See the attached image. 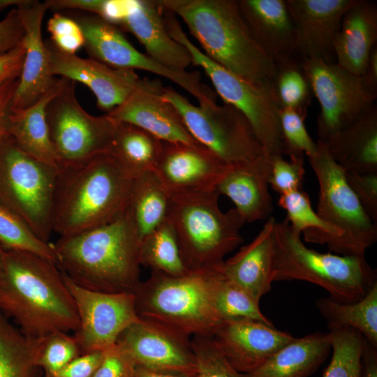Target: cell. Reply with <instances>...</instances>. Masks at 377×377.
<instances>
[{
  "label": "cell",
  "instance_id": "cell-23",
  "mask_svg": "<svg viewBox=\"0 0 377 377\" xmlns=\"http://www.w3.org/2000/svg\"><path fill=\"white\" fill-rule=\"evenodd\" d=\"M237 3L253 38L277 66L300 61L286 0H237Z\"/></svg>",
  "mask_w": 377,
  "mask_h": 377
},
{
  "label": "cell",
  "instance_id": "cell-15",
  "mask_svg": "<svg viewBox=\"0 0 377 377\" xmlns=\"http://www.w3.org/2000/svg\"><path fill=\"white\" fill-rule=\"evenodd\" d=\"M61 274L78 314L79 328L73 335L82 354L105 350L116 343L125 329L140 319L134 293L88 290Z\"/></svg>",
  "mask_w": 377,
  "mask_h": 377
},
{
  "label": "cell",
  "instance_id": "cell-6",
  "mask_svg": "<svg viewBox=\"0 0 377 377\" xmlns=\"http://www.w3.org/2000/svg\"><path fill=\"white\" fill-rule=\"evenodd\" d=\"M286 219L274 230L273 281L300 280L318 285L344 303L362 300L377 283V272L365 256L322 253L304 245Z\"/></svg>",
  "mask_w": 377,
  "mask_h": 377
},
{
  "label": "cell",
  "instance_id": "cell-18",
  "mask_svg": "<svg viewBox=\"0 0 377 377\" xmlns=\"http://www.w3.org/2000/svg\"><path fill=\"white\" fill-rule=\"evenodd\" d=\"M230 166L203 145L163 142L154 172L170 193L209 192Z\"/></svg>",
  "mask_w": 377,
  "mask_h": 377
},
{
  "label": "cell",
  "instance_id": "cell-50",
  "mask_svg": "<svg viewBox=\"0 0 377 377\" xmlns=\"http://www.w3.org/2000/svg\"><path fill=\"white\" fill-rule=\"evenodd\" d=\"M17 80L8 81L0 86V146L9 135L8 132V116Z\"/></svg>",
  "mask_w": 377,
  "mask_h": 377
},
{
  "label": "cell",
  "instance_id": "cell-38",
  "mask_svg": "<svg viewBox=\"0 0 377 377\" xmlns=\"http://www.w3.org/2000/svg\"><path fill=\"white\" fill-rule=\"evenodd\" d=\"M0 244L3 249L31 252L57 265L53 243L41 240L20 216L1 205Z\"/></svg>",
  "mask_w": 377,
  "mask_h": 377
},
{
  "label": "cell",
  "instance_id": "cell-52",
  "mask_svg": "<svg viewBox=\"0 0 377 377\" xmlns=\"http://www.w3.org/2000/svg\"><path fill=\"white\" fill-rule=\"evenodd\" d=\"M367 82L377 88V45L371 50L364 74Z\"/></svg>",
  "mask_w": 377,
  "mask_h": 377
},
{
  "label": "cell",
  "instance_id": "cell-22",
  "mask_svg": "<svg viewBox=\"0 0 377 377\" xmlns=\"http://www.w3.org/2000/svg\"><path fill=\"white\" fill-rule=\"evenodd\" d=\"M45 44L51 75L85 84L106 114L124 101L140 79L134 70L112 68L91 58L60 52L50 41Z\"/></svg>",
  "mask_w": 377,
  "mask_h": 377
},
{
  "label": "cell",
  "instance_id": "cell-20",
  "mask_svg": "<svg viewBox=\"0 0 377 377\" xmlns=\"http://www.w3.org/2000/svg\"><path fill=\"white\" fill-rule=\"evenodd\" d=\"M24 28L23 66L12 99L10 110L25 109L54 87L59 78L51 75L49 52L42 38V22L48 9L46 1L24 0L16 7Z\"/></svg>",
  "mask_w": 377,
  "mask_h": 377
},
{
  "label": "cell",
  "instance_id": "cell-10",
  "mask_svg": "<svg viewBox=\"0 0 377 377\" xmlns=\"http://www.w3.org/2000/svg\"><path fill=\"white\" fill-rule=\"evenodd\" d=\"M58 168L23 152L8 135L0 146V205L50 242Z\"/></svg>",
  "mask_w": 377,
  "mask_h": 377
},
{
  "label": "cell",
  "instance_id": "cell-21",
  "mask_svg": "<svg viewBox=\"0 0 377 377\" xmlns=\"http://www.w3.org/2000/svg\"><path fill=\"white\" fill-rule=\"evenodd\" d=\"M356 0H286L300 59L335 62L334 42L343 16Z\"/></svg>",
  "mask_w": 377,
  "mask_h": 377
},
{
  "label": "cell",
  "instance_id": "cell-40",
  "mask_svg": "<svg viewBox=\"0 0 377 377\" xmlns=\"http://www.w3.org/2000/svg\"><path fill=\"white\" fill-rule=\"evenodd\" d=\"M306 114V110L280 109L283 153L288 156L290 160H304V154L309 157L317 150V143L309 135L304 125Z\"/></svg>",
  "mask_w": 377,
  "mask_h": 377
},
{
  "label": "cell",
  "instance_id": "cell-45",
  "mask_svg": "<svg viewBox=\"0 0 377 377\" xmlns=\"http://www.w3.org/2000/svg\"><path fill=\"white\" fill-rule=\"evenodd\" d=\"M350 187L367 214L377 222V174L345 172Z\"/></svg>",
  "mask_w": 377,
  "mask_h": 377
},
{
  "label": "cell",
  "instance_id": "cell-39",
  "mask_svg": "<svg viewBox=\"0 0 377 377\" xmlns=\"http://www.w3.org/2000/svg\"><path fill=\"white\" fill-rule=\"evenodd\" d=\"M273 87L281 109L306 110L311 91L301 69L300 61L278 66Z\"/></svg>",
  "mask_w": 377,
  "mask_h": 377
},
{
  "label": "cell",
  "instance_id": "cell-27",
  "mask_svg": "<svg viewBox=\"0 0 377 377\" xmlns=\"http://www.w3.org/2000/svg\"><path fill=\"white\" fill-rule=\"evenodd\" d=\"M377 45V3L356 0L344 13L334 42L335 62L357 75L365 71Z\"/></svg>",
  "mask_w": 377,
  "mask_h": 377
},
{
  "label": "cell",
  "instance_id": "cell-19",
  "mask_svg": "<svg viewBox=\"0 0 377 377\" xmlns=\"http://www.w3.org/2000/svg\"><path fill=\"white\" fill-rule=\"evenodd\" d=\"M211 339L233 369L246 374L258 367L295 338L274 325L238 318L223 320Z\"/></svg>",
  "mask_w": 377,
  "mask_h": 377
},
{
  "label": "cell",
  "instance_id": "cell-9",
  "mask_svg": "<svg viewBox=\"0 0 377 377\" xmlns=\"http://www.w3.org/2000/svg\"><path fill=\"white\" fill-rule=\"evenodd\" d=\"M316 143V153L308 157L319 186L316 212L335 234L326 245L338 255L365 256L377 240V222L363 209L345 171L320 140Z\"/></svg>",
  "mask_w": 377,
  "mask_h": 377
},
{
  "label": "cell",
  "instance_id": "cell-1",
  "mask_svg": "<svg viewBox=\"0 0 377 377\" xmlns=\"http://www.w3.org/2000/svg\"><path fill=\"white\" fill-rule=\"evenodd\" d=\"M0 312L26 337L42 339L75 333L80 321L57 265L35 253L3 249L0 265Z\"/></svg>",
  "mask_w": 377,
  "mask_h": 377
},
{
  "label": "cell",
  "instance_id": "cell-7",
  "mask_svg": "<svg viewBox=\"0 0 377 377\" xmlns=\"http://www.w3.org/2000/svg\"><path fill=\"white\" fill-rule=\"evenodd\" d=\"M170 195L168 219L186 267L190 271L218 269L243 242L244 218L235 208L221 210L217 190Z\"/></svg>",
  "mask_w": 377,
  "mask_h": 377
},
{
  "label": "cell",
  "instance_id": "cell-35",
  "mask_svg": "<svg viewBox=\"0 0 377 377\" xmlns=\"http://www.w3.org/2000/svg\"><path fill=\"white\" fill-rule=\"evenodd\" d=\"M140 263L153 272L171 276H182L191 272L183 261L174 228L168 218L142 239Z\"/></svg>",
  "mask_w": 377,
  "mask_h": 377
},
{
  "label": "cell",
  "instance_id": "cell-47",
  "mask_svg": "<svg viewBox=\"0 0 377 377\" xmlns=\"http://www.w3.org/2000/svg\"><path fill=\"white\" fill-rule=\"evenodd\" d=\"M24 31L17 8L10 10L0 21V54L22 42Z\"/></svg>",
  "mask_w": 377,
  "mask_h": 377
},
{
  "label": "cell",
  "instance_id": "cell-43",
  "mask_svg": "<svg viewBox=\"0 0 377 377\" xmlns=\"http://www.w3.org/2000/svg\"><path fill=\"white\" fill-rule=\"evenodd\" d=\"M47 30L50 34V42L60 52L75 54L84 47L82 31L72 17L59 13H54L48 20Z\"/></svg>",
  "mask_w": 377,
  "mask_h": 377
},
{
  "label": "cell",
  "instance_id": "cell-36",
  "mask_svg": "<svg viewBox=\"0 0 377 377\" xmlns=\"http://www.w3.org/2000/svg\"><path fill=\"white\" fill-rule=\"evenodd\" d=\"M332 356L323 377H359L364 337L344 326H328Z\"/></svg>",
  "mask_w": 377,
  "mask_h": 377
},
{
  "label": "cell",
  "instance_id": "cell-11",
  "mask_svg": "<svg viewBox=\"0 0 377 377\" xmlns=\"http://www.w3.org/2000/svg\"><path fill=\"white\" fill-rule=\"evenodd\" d=\"M163 96L178 111L191 135L228 163L267 158L249 120L232 105L196 106L171 87H163Z\"/></svg>",
  "mask_w": 377,
  "mask_h": 377
},
{
  "label": "cell",
  "instance_id": "cell-53",
  "mask_svg": "<svg viewBox=\"0 0 377 377\" xmlns=\"http://www.w3.org/2000/svg\"><path fill=\"white\" fill-rule=\"evenodd\" d=\"M197 376H191L175 373L158 371L135 366L133 377H197Z\"/></svg>",
  "mask_w": 377,
  "mask_h": 377
},
{
  "label": "cell",
  "instance_id": "cell-30",
  "mask_svg": "<svg viewBox=\"0 0 377 377\" xmlns=\"http://www.w3.org/2000/svg\"><path fill=\"white\" fill-rule=\"evenodd\" d=\"M67 80L59 77L58 83L37 102L23 110H10L8 116V132L17 146L29 156L57 168L50 139L46 109Z\"/></svg>",
  "mask_w": 377,
  "mask_h": 377
},
{
  "label": "cell",
  "instance_id": "cell-3",
  "mask_svg": "<svg viewBox=\"0 0 377 377\" xmlns=\"http://www.w3.org/2000/svg\"><path fill=\"white\" fill-rule=\"evenodd\" d=\"M135 179L109 153L58 167L54 232L68 237L114 221L128 208Z\"/></svg>",
  "mask_w": 377,
  "mask_h": 377
},
{
  "label": "cell",
  "instance_id": "cell-5",
  "mask_svg": "<svg viewBox=\"0 0 377 377\" xmlns=\"http://www.w3.org/2000/svg\"><path fill=\"white\" fill-rule=\"evenodd\" d=\"M219 268L171 276L151 271L135 295L138 316L187 337L211 338L223 321L214 302Z\"/></svg>",
  "mask_w": 377,
  "mask_h": 377
},
{
  "label": "cell",
  "instance_id": "cell-14",
  "mask_svg": "<svg viewBox=\"0 0 377 377\" xmlns=\"http://www.w3.org/2000/svg\"><path fill=\"white\" fill-rule=\"evenodd\" d=\"M84 38V47L90 58L114 68L139 69L167 78L193 95L200 105L216 103V94L201 82L197 72H177L160 65L139 52L120 29L94 14L73 15Z\"/></svg>",
  "mask_w": 377,
  "mask_h": 377
},
{
  "label": "cell",
  "instance_id": "cell-25",
  "mask_svg": "<svg viewBox=\"0 0 377 377\" xmlns=\"http://www.w3.org/2000/svg\"><path fill=\"white\" fill-rule=\"evenodd\" d=\"M272 160L231 165L217 185L219 194L229 198L246 223L268 219L274 211L269 191Z\"/></svg>",
  "mask_w": 377,
  "mask_h": 377
},
{
  "label": "cell",
  "instance_id": "cell-24",
  "mask_svg": "<svg viewBox=\"0 0 377 377\" xmlns=\"http://www.w3.org/2000/svg\"><path fill=\"white\" fill-rule=\"evenodd\" d=\"M119 25L131 32L145 47L147 55L163 67L183 72L192 63L188 50L168 32L157 1L129 0Z\"/></svg>",
  "mask_w": 377,
  "mask_h": 377
},
{
  "label": "cell",
  "instance_id": "cell-37",
  "mask_svg": "<svg viewBox=\"0 0 377 377\" xmlns=\"http://www.w3.org/2000/svg\"><path fill=\"white\" fill-rule=\"evenodd\" d=\"M214 297L216 309L223 320L244 318L274 325L261 312L259 302L245 290L226 278L219 269L214 283Z\"/></svg>",
  "mask_w": 377,
  "mask_h": 377
},
{
  "label": "cell",
  "instance_id": "cell-48",
  "mask_svg": "<svg viewBox=\"0 0 377 377\" xmlns=\"http://www.w3.org/2000/svg\"><path fill=\"white\" fill-rule=\"evenodd\" d=\"M103 357V350L84 353L73 360L53 377H93Z\"/></svg>",
  "mask_w": 377,
  "mask_h": 377
},
{
  "label": "cell",
  "instance_id": "cell-31",
  "mask_svg": "<svg viewBox=\"0 0 377 377\" xmlns=\"http://www.w3.org/2000/svg\"><path fill=\"white\" fill-rule=\"evenodd\" d=\"M162 145V140L147 131L116 121L108 153L138 177L147 172L154 171Z\"/></svg>",
  "mask_w": 377,
  "mask_h": 377
},
{
  "label": "cell",
  "instance_id": "cell-33",
  "mask_svg": "<svg viewBox=\"0 0 377 377\" xmlns=\"http://www.w3.org/2000/svg\"><path fill=\"white\" fill-rule=\"evenodd\" d=\"M316 306L328 326L353 328L377 346V283L359 301L344 303L322 297L316 301Z\"/></svg>",
  "mask_w": 377,
  "mask_h": 377
},
{
  "label": "cell",
  "instance_id": "cell-4",
  "mask_svg": "<svg viewBox=\"0 0 377 377\" xmlns=\"http://www.w3.org/2000/svg\"><path fill=\"white\" fill-rule=\"evenodd\" d=\"M157 1L184 20L211 60L249 81L273 85L278 66L253 38L237 0Z\"/></svg>",
  "mask_w": 377,
  "mask_h": 377
},
{
  "label": "cell",
  "instance_id": "cell-55",
  "mask_svg": "<svg viewBox=\"0 0 377 377\" xmlns=\"http://www.w3.org/2000/svg\"><path fill=\"white\" fill-rule=\"evenodd\" d=\"M3 251V248L2 247V246L0 244V265H1V263Z\"/></svg>",
  "mask_w": 377,
  "mask_h": 377
},
{
  "label": "cell",
  "instance_id": "cell-42",
  "mask_svg": "<svg viewBox=\"0 0 377 377\" xmlns=\"http://www.w3.org/2000/svg\"><path fill=\"white\" fill-rule=\"evenodd\" d=\"M191 345L198 363L197 377H244L229 364L211 338L193 336Z\"/></svg>",
  "mask_w": 377,
  "mask_h": 377
},
{
  "label": "cell",
  "instance_id": "cell-32",
  "mask_svg": "<svg viewBox=\"0 0 377 377\" xmlns=\"http://www.w3.org/2000/svg\"><path fill=\"white\" fill-rule=\"evenodd\" d=\"M170 198L154 171L136 177L128 207L142 239L166 220Z\"/></svg>",
  "mask_w": 377,
  "mask_h": 377
},
{
  "label": "cell",
  "instance_id": "cell-46",
  "mask_svg": "<svg viewBox=\"0 0 377 377\" xmlns=\"http://www.w3.org/2000/svg\"><path fill=\"white\" fill-rule=\"evenodd\" d=\"M135 364L115 343L103 350V357L93 377H133Z\"/></svg>",
  "mask_w": 377,
  "mask_h": 377
},
{
  "label": "cell",
  "instance_id": "cell-51",
  "mask_svg": "<svg viewBox=\"0 0 377 377\" xmlns=\"http://www.w3.org/2000/svg\"><path fill=\"white\" fill-rule=\"evenodd\" d=\"M359 377H377V346L364 337Z\"/></svg>",
  "mask_w": 377,
  "mask_h": 377
},
{
  "label": "cell",
  "instance_id": "cell-17",
  "mask_svg": "<svg viewBox=\"0 0 377 377\" xmlns=\"http://www.w3.org/2000/svg\"><path fill=\"white\" fill-rule=\"evenodd\" d=\"M163 87L159 80L139 79L124 101L107 114L140 127L163 142L202 145L191 135L175 108L163 98Z\"/></svg>",
  "mask_w": 377,
  "mask_h": 377
},
{
  "label": "cell",
  "instance_id": "cell-28",
  "mask_svg": "<svg viewBox=\"0 0 377 377\" xmlns=\"http://www.w3.org/2000/svg\"><path fill=\"white\" fill-rule=\"evenodd\" d=\"M320 142L345 172L377 174L376 105L373 104L351 124Z\"/></svg>",
  "mask_w": 377,
  "mask_h": 377
},
{
  "label": "cell",
  "instance_id": "cell-34",
  "mask_svg": "<svg viewBox=\"0 0 377 377\" xmlns=\"http://www.w3.org/2000/svg\"><path fill=\"white\" fill-rule=\"evenodd\" d=\"M42 339L26 337L0 312V377H34Z\"/></svg>",
  "mask_w": 377,
  "mask_h": 377
},
{
  "label": "cell",
  "instance_id": "cell-44",
  "mask_svg": "<svg viewBox=\"0 0 377 377\" xmlns=\"http://www.w3.org/2000/svg\"><path fill=\"white\" fill-rule=\"evenodd\" d=\"M304 172V160L288 161L278 156L272 159L269 184L280 195L302 189Z\"/></svg>",
  "mask_w": 377,
  "mask_h": 377
},
{
  "label": "cell",
  "instance_id": "cell-12",
  "mask_svg": "<svg viewBox=\"0 0 377 377\" xmlns=\"http://www.w3.org/2000/svg\"><path fill=\"white\" fill-rule=\"evenodd\" d=\"M46 119L58 167L82 163L109 152L116 121L107 114L88 113L77 101L75 82L68 79L50 101Z\"/></svg>",
  "mask_w": 377,
  "mask_h": 377
},
{
  "label": "cell",
  "instance_id": "cell-41",
  "mask_svg": "<svg viewBox=\"0 0 377 377\" xmlns=\"http://www.w3.org/2000/svg\"><path fill=\"white\" fill-rule=\"evenodd\" d=\"M82 354L74 335L57 332L42 339L37 365L43 369L45 377H53Z\"/></svg>",
  "mask_w": 377,
  "mask_h": 377
},
{
  "label": "cell",
  "instance_id": "cell-8",
  "mask_svg": "<svg viewBox=\"0 0 377 377\" xmlns=\"http://www.w3.org/2000/svg\"><path fill=\"white\" fill-rule=\"evenodd\" d=\"M163 12L165 25L170 36L188 50L192 63L204 70L224 103L246 117L265 155L271 160L283 156L281 108L273 85L249 81L211 60L188 39L175 15L169 10Z\"/></svg>",
  "mask_w": 377,
  "mask_h": 377
},
{
  "label": "cell",
  "instance_id": "cell-26",
  "mask_svg": "<svg viewBox=\"0 0 377 377\" xmlns=\"http://www.w3.org/2000/svg\"><path fill=\"white\" fill-rule=\"evenodd\" d=\"M276 220L267 219L248 244L219 267L222 274L248 292L257 301L272 288L274 272V230Z\"/></svg>",
  "mask_w": 377,
  "mask_h": 377
},
{
  "label": "cell",
  "instance_id": "cell-16",
  "mask_svg": "<svg viewBox=\"0 0 377 377\" xmlns=\"http://www.w3.org/2000/svg\"><path fill=\"white\" fill-rule=\"evenodd\" d=\"M116 343L135 366L186 376L198 375L197 360L190 337L157 323L140 318L121 332Z\"/></svg>",
  "mask_w": 377,
  "mask_h": 377
},
{
  "label": "cell",
  "instance_id": "cell-49",
  "mask_svg": "<svg viewBox=\"0 0 377 377\" xmlns=\"http://www.w3.org/2000/svg\"><path fill=\"white\" fill-rule=\"evenodd\" d=\"M24 54V46L22 41L12 50L0 54V86L20 77Z\"/></svg>",
  "mask_w": 377,
  "mask_h": 377
},
{
  "label": "cell",
  "instance_id": "cell-13",
  "mask_svg": "<svg viewBox=\"0 0 377 377\" xmlns=\"http://www.w3.org/2000/svg\"><path fill=\"white\" fill-rule=\"evenodd\" d=\"M300 67L319 102L317 135L323 141L355 121L377 97V88L363 75L316 59H300Z\"/></svg>",
  "mask_w": 377,
  "mask_h": 377
},
{
  "label": "cell",
  "instance_id": "cell-2",
  "mask_svg": "<svg viewBox=\"0 0 377 377\" xmlns=\"http://www.w3.org/2000/svg\"><path fill=\"white\" fill-rule=\"evenodd\" d=\"M142 239L129 207L114 221L53 243L59 269L75 284L107 293L140 285Z\"/></svg>",
  "mask_w": 377,
  "mask_h": 377
},
{
  "label": "cell",
  "instance_id": "cell-29",
  "mask_svg": "<svg viewBox=\"0 0 377 377\" xmlns=\"http://www.w3.org/2000/svg\"><path fill=\"white\" fill-rule=\"evenodd\" d=\"M329 333L316 332L295 338L244 377H308L330 353Z\"/></svg>",
  "mask_w": 377,
  "mask_h": 377
},
{
  "label": "cell",
  "instance_id": "cell-54",
  "mask_svg": "<svg viewBox=\"0 0 377 377\" xmlns=\"http://www.w3.org/2000/svg\"><path fill=\"white\" fill-rule=\"evenodd\" d=\"M24 1V0H0V11L12 6H15L17 7Z\"/></svg>",
  "mask_w": 377,
  "mask_h": 377
}]
</instances>
